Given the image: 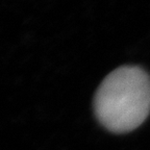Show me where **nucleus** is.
<instances>
[{
    "label": "nucleus",
    "instance_id": "1",
    "mask_svg": "<svg viewBox=\"0 0 150 150\" xmlns=\"http://www.w3.org/2000/svg\"><path fill=\"white\" fill-rule=\"evenodd\" d=\"M98 121L108 130H134L150 112V77L137 66H122L106 76L94 98Z\"/></svg>",
    "mask_w": 150,
    "mask_h": 150
}]
</instances>
